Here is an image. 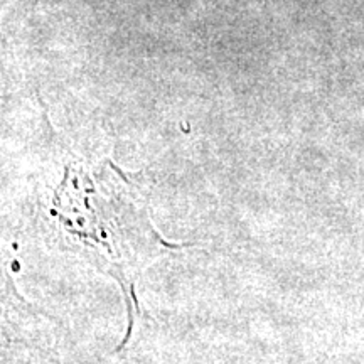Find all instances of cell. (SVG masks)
<instances>
[{
  "label": "cell",
  "instance_id": "obj_1",
  "mask_svg": "<svg viewBox=\"0 0 364 364\" xmlns=\"http://www.w3.org/2000/svg\"><path fill=\"white\" fill-rule=\"evenodd\" d=\"M54 216L66 243L115 277L132 300L144 268L176 248L157 235L142 196L118 171L68 176L54 198Z\"/></svg>",
  "mask_w": 364,
  "mask_h": 364
}]
</instances>
